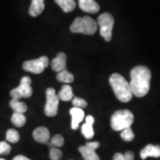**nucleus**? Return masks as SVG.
Returning <instances> with one entry per match:
<instances>
[{"instance_id":"1","label":"nucleus","mask_w":160,"mask_h":160,"mask_svg":"<svg viewBox=\"0 0 160 160\" xmlns=\"http://www.w3.org/2000/svg\"><path fill=\"white\" fill-rule=\"evenodd\" d=\"M131 87L132 95L138 98L144 97L148 94L150 88V80H151V72L149 68L146 66L140 65L131 70L130 73Z\"/></svg>"},{"instance_id":"2","label":"nucleus","mask_w":160,"mask_h":160,"mask_svg":"<svg viewBox=\"0 0 160 160\" xmlns=\"http://www.w3.org/2000/svg\"><path fill=\"white\" fill-rule=\"evenodd\" d=\"M109 84L113 89L116 97L122 102H128L132 98L130 84L126 79L118 73H114L109 78Z\"/></svg>"},{"instance_id":"3","label":"nucleus","mask_w":160,"mask_h":160,"mask_svg":"<svg viewBox=\"0 0 160 160\" xmlns=\"http://www.w3.org/2000/svg\"><path fill=\"white\" fill-rule=\"evenodd\" d=\"M97 22L91 17H78L70 26V31L73 33L93 35L97 31Z\"/></svg>"},{"instance_id":"4","label":"nucleus","mask_w":160,"mask_h":160,"mask_svg":"<svg viewBox=\"0 0 160 160\" xmlns=\"http://www.w3.org/2000/svg\"><path fill=\"white\" fill-rule=\"evenodd\" d=\"M133 115L128 109H121L113 113L110 120V125L115 131H122L130 127L133 123Z\"/></svg>"},{"instance_id":"5","label":"nucleus","mask_w":160,"mask_h":160,"mask_svg":"<svg viewBox=\"0 0 160 160\" xmlns=\"http://www.w3.org/2000/svg\"><path fill=\"white\" fill-rule=\"evenodd\" d=\"M114 17L109 12H103L98 17L100 34L107 42L112 38V29L114 27Z\"/></svg>"},{"instance_id":"6","label":"nucleus","mask_w":160,"mask_h":160,"mask_svg":"<svg viewBox=\"0 0 160 160\" xmlns=\"http://www.w3.org/2000/svg\"><path fill=\"white\" fill-rule=\"evenodd\" d=\"M33 90L31 87V78L29 77H23L21 79V83L18 87L12 89L10 92V95L12 99L29 98L32 95Z\"/></svg>"},{"instance_id":"7","label":"nucleus","mask_w":160,"mask_h":160,"mask_svg":"<svg viewBox=\"0 0 160 160\" xmlns=\"http://www.w3.org/2000/svg\"><path fill=\"white\" fill-rule=\"evenodd\" d=\"M46 103L45 106V114L48 117H54L58 112L60 99L55 92V90L52 87L46 89Z\"/></svg>"},{"instance_id":"8","label":"nucleus","mask_w":160,"mask_h":160,"mask_svg":"<svg viewBox=\"0 0 160 160\" xmlns=\"http://www.w3.org/2000/svg\"><path fill=\"white\" fill-rule=\"evenodd\" d=\"M49 65V60L46 56H41L36 60H30L23 62L22 68L24 70L34 74L42 73L46 67Z\"/></svg>"},{"instance_id":"9","label":"nucleus","mask_w":160,"mask_h":160,"mask_svg":"<svg viewBox=\"0 0 160 160\" xmlns=\"http://www.w3.org/2000/svg\"><path fill=\"white\" fill-rule=\"evenodd\" d=\"M69 113L71 115V128L73 130H77L80 123L84 120L85 112L82 109L73 107L69 110Z\"/></svg>"},{"instance_id":"10","label":"nucleus","mask_w":160,"mask_h":160,"mask_svg":"<svg viewBox=\"0 0 160 160\" xmlns=\"http://www.w3.org/2000/svg\"><path fill=\"white\" fill-rule=\"evenodd\" d=\"M33 138L36 142L39 143H47L50 140V132L49 130L44 127L40 126L36 128L33 132Z\"/></svg>"},{"instance_id":"11","label":"nucleus","mask_w":160,"mask_h":160,"mask_svg":"<svg viewBox=\"0 0 160 160\" xmlns=\"http://www.w3.org/2000/svg\"><path fill=\"white\" fill-rule=\"evenodd\" d=\"M81 10L89 13H96L100 10V6L95 0H78Z\"/></svg>"},{"instance_id":"12","label":"nucleus","mask_w":160,"mask_h":160,"mask_svg":"<svg viewBox=\"0 0 160 160\" xmlns=\"http://www.w3.org/2000/svg\"><path fill=\"white\" fill-rule=\"evenodd\" d=\"M160 158V146L149 144L141 151V158L146 159L147 158Z\"/></svg>"},{"instance_id":"13","label":"nucleus","mask_w":160,"mask_h":160,"mask_svg":"<svg viewBox=\"0 0 160 160\" xmlns=\"http://www.w3.org/2000/svg\"><path fill=\"white\" fill-rule=\"evenodd\" d=\"M66 62H67L66 54L64 52H59L57 56L52 61V69L56 72H60L63 69H66Z\"/></svg>"},{"instance_id":"14","label":"nucleus","mask_w":160,"mask_h":160,"mask_svg":"<svg viewBox=\"0 0 160 160\" xmlns=\"http://www.w3.org/2000/svg\"><path fill=\"white\" fill-rule=\"evenodd\" d=\"M93 124H94V118L92 116H87L86 118V123L81 127L82 133L87 140L92 139L94 135V132H93V128H92Z\"/></svg>"},{"instance_id":"15","label":"nucleus","mask_w":160,"mask_h":160,"mask_svg":"<svg viewBox=\"0 0 160 160\" xmlns=\"http://www.w3.org/2000/svg\"><path fill=\"white\" fill-rule=\"evenodd\" d=\"M45 9V0H32L29 6V13L32 17H37L42 13Z\"/></svg>"},{"instance_id":"16","label":"nucleus","mask_w":160,"mask_h":160,"mask_svg":"<svg viewBox=\"0 0 160 160\" xmlns=\"http://www.w3.org/2000/svg\"><path fill=\"white\" fill-rule=\"evenodd\" d=\"M78 150L82 154L85 160H100V158L96 154L94 149H90L86 146H81V147H79Z\"/></svg>"},{"instance_id":"17","label":"nucleus","mask_w":160,"mask_h":160,"mask_svg":"<svg viewBox=\"0 0 160 160\" xmlns=\"http://www.w3.org/2000/svg\"><path fill=\"white\" fill-rule=\"evenodd\" d=\"M73 91L71 86L69 85H64L62 87L61 91L59 92L58 97L60 100H62L63 102H69L71 99H73Z\"/></svg>"},{"instance_id":"18","label":"nucleus","mask_w":160,"mask_h":160,"mask_svg":"<svg viewBox=\"0 0 160 160\" xmlns=\"http://www.w3.org/2000/svg\"><path fill=\"white\" fill-rule=\"evenodd\" d=\"M55 2L64 12H72L76 8V2L74 0H55Z\"/></svg>"},{"instance_id":"19","label":"nucleus","mask_w":160,"mask_h":160,"mask_svg":"<svg viewBox=\"0 0 160 160\" xmlns=\"http://www.w3.org/2000/svg\"><path fill=\"white\" fill-rule=\"evenodd\" d=\"M10 107L13 109L14 112L17 113H24L28 109L26 103L22 102L17 99H12V101L10 102Z\"/></svg>"},{"instance_id":"20","label":"nucleus","mask_w":160,"mask_h":160,"mask_svg":"<svg viewBox=\"0 0 160 160\" xmlns=\"http://www.w3.org/2000/svg\"><path fill=\"white\" fill-rule=\"evenodd\" d=\"M56 78L60 82H62V83H65V84L72 83L74 81V76L71 73H69L67 69H63L62 71L58 72Z\"/></svg>"},{"instance_id":"21","label":"nucleus","mask_w":160,"mask_h":160,"mask_svg":"<svg viewBox=\"0 0 160 160\" xmlns=\"http://www.w3.org/2000/svg\"><path fill=\"white\" fill-rule=\"evenodd\" d=\"M11 121L12 125H14L17 127H22L26 124V117L24 116L23 113H17L14 112L12 115Z\"/></svg>"},{"instance_id":"22","label":"nucleus","mask_w":160,"mask_h":160,"mask_svg":"<svg viewBox=\"0 0 160 160\" xmlns=\"http://www.w3.org/2000/svg\"><path fill=\"white\" fill-rule=\"evenodd\" d=\"M6 141L12 143H16L20 140V134L16 130L14 129H9L6 132Z\"/></svg>"},{"instance_id":"23","label":"nucleus","mask_w":160,"mask_h":160,"mask_svg":"<svg viewBox=\"0 0 160 160\" xmlns=\"http://www.w3.org/2000/svg\"><path fill=\"white\" fill-rule=\"evenodd\" d=\"M121 138L125 142H132L134 139V133L131 129V127H127L121 132Z\"/></svg>"},{"instance_id":"24","label":"nucleus","mask_w":160,"mask_h":160,"mask_svg":"<svg viewBox=\"0 0 160 160\" xmlns=\"http://www.w3.org/2000/svg\"><path fill=\"white\" fill-rule=\"evenodd\" d=\"M51 144L52 146L56 147V148H60L64 144V139L61 134H56L52 139Z\"/></svg>"},{"instance_id":"25","label":"nucleus","mask_w":160,"mask_h":160,"mask_svg":"<svg viewBox=\"0 0 160 160\" xmlns=\"http://www.w3.org/2000/svg\"><path fill=\"white\" fill-rule=\"evenodd\" d=\"M62 157V151L57 148H51L50 149V159L51 160H60Z\"/></svg>"},{"instance_id":"26","label":"nucleus","mask_w":160,"mask_h":160,"mask_svg":"<svg viewBox=\"0 0 160 160\" xmlns=\"http://www.w3.org/2000/svg\"><path fill=\"white\" fill-rule=\"evenodd\" d=\"M72 103H73L75 108H79V109L86 108V106H87V102L82 98L75 97L73 99V101H72Z\"/></svg>"},{"instance_id":"27","label":"nucleus","mask_w":160,"mask_h":160,"mask_svg":"<svg viewBox=\"0 0 160 160\" xmlns=\"http://www.w3.org/2000/svg\"><path fill=\"white\" fill-rule=\"evenodd\" d=\"M11 152V146L6 142H0V155H7Z\"/></svg>"},{"instance_id":"28","label":"nucleus","mask_w":160,"mask_h":160,"mask_svg":"<svg viewBox=\"0 0 160 160\" xmlns=\"http://www.w3.org/2000/svg\"><path fill=\"white\" fill-rule=\"evenodd\" d=\"M86 147H88V148H90V149H94V150H96V149L100 147V142H87L85 145Z\"/></svg>"},{"instance_id":"29","label":"nucleus","mask_w":160,"mask_h":160,"mask_svg":"<svg viewBox=\"0 0 160 160\" xmlns=\"http://www.w3.org/2000/svg\"><path fill=\"white\" fill-rule=\"evenodd\" d=\"M124 156V160H133L134 159V155L132 151H126Z\"/></svg>"},{"instance_id":"30","label":"nucleus","mask_w":160,"mask_h":160,"mask_svg":"<svg viewBox=\"0 0 160 160\" xmlns=\"http://www.w3.org/2000/svg\"><path fill=\"white\" fill-rule=\"evenodd\" d=\"M113 160H124V156L121 153H116L113 157Z\"/></svg>"},{"instance_id":"31","label":"nucleus","mask_w":160,"mask_h":160,"mask_svg":"<svg viewBox=\"0 0 160 160\" xmlns=\"http://www.w3.org/2000/svg\"><path fill=\"white\" fill-rule=\"evenodd\" d=\"M12 160H30L29 158H28L27 157L25 156H22V155H19V156H16Z\"/></svg>"},{"instance_id":"32","label":"nucleus","mask_w":160,"mask_h":160,"mask_svg":"<svg viewBox=\"0 0 160 160\" xmlns=\"http://www.w3.org/2000/svg\"><path fill=\"white\" fill-rule=\"evenodd\" d=\"M0 160H5L4 158H0Z\"/></svg>"}]
</instances>
